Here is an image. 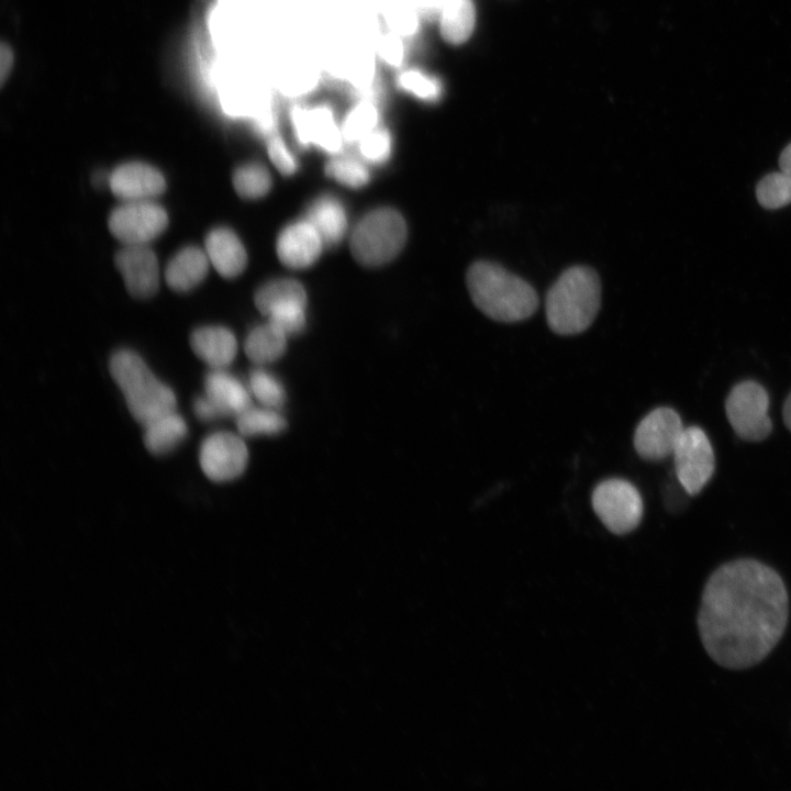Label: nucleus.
<instances>
[{
  "label": "nucleus",
  "instance_id": "nucleus-24",
  "mask_svg": "<svg viewBox=\"0 0 791 791\" xmlns=\"http://www.w3.org/2000/svg\"><path fill=\"white\" fill-rule=\"evenodd\" d=\"M380 109L375 98H359L346 112L341 126L345 143L358 144L379 126Z\"/></svg>",
  "mask_w": 791,
  "mask_h": 791
},
{
  "label": "nucleus",
  "instance_id": "nucleus-16",
  "mask_svg": "<svg viewBox=\"0 0 791 791\" xmlns=\"http://www.w3.org/2000/svg\"><path fill=\"white\" fill-rule=\"evenodd\" d=\"M323 241L317 231L305 221L286 226L277 239L279 259L291 268H305L321 254Z\"/></svg>",
  "mask_w": 791,
  "mask_h": 791
},
{
  "label": "nucleus",
  "instance_id": "nucleus-22",
  "mask_svg": "<svg viewBox=\"0 0 791 791\" xmlns=\"http://www.w3.org/2000/svg\"><path fill=\"white\" fill-rule=\"evenodd\" d=\"M438 31L450 45L465 43L474 32L476 13L472 0H445L438 13Z\"/></svg>",
  "mask_w": 791,
  "mask_h": 791
},
{
  "label": "nucleus",
  "instance_id": "nucleus-17",
  "mask_svg": "<svg viewBox=\"0 0 791 791\" xmlns=\"http://www.w3.org/2000/svg\"><path fill=\"white\" fill-rule=\"evenodd\" d=\"M193 353L212 369H224L235 358L237 343L234 334L223 326L197 328L190 336Z\"/></svg>",
  "mask_w": 791,
  "mask_h": 791
},
{
  "label": "nucleus",
  "instance_id": "nucleus-20",
  "mask_svg": "<svg viewBox=\"0 0 791 791\" xmlns=\"http://www.w3.org/2000/svg\"><path fill=\"white\" fill-rule=\"evenodd\" d=\"M207 253L196 246L179 250L168 263L165 279L175 291H189L198 286L209 269Z\"/></svg>",
  "mask_w": 791,
  "mask_h": 791
},
{
  "label": "nucleus",
  "instance_id": "nucleus-26",
  "mask_svg": "<svg viewBox=\"0 0 791 791\" xmlns=\"http://www.w3.org/2000/svg\"><path fill=\"white\" fill-rule=\"evenodd\" d=\"M380 15L386 30L406 41L419 34L423 16L413 0H385Z\"/></svg>",
  "mask_w": 791,
  "mask_h": 791
},
{
  "label": "nucleus",
  "instance_id": "nucleus-38",
  "mask_svg": "<svg viewBox=\"0 0 791 791\" xmlns=\"http://www.w3.org/2000/svg\"><path fill=\"white\" fill-rule=\"evenodd\" d=\"M193 411L201 421H213L223 417L216 404L205 394L194 400Z\"/></svg>",
  "mask_w": 791,
  "mask_h": 791
},
{
  "label": "nucleus",
  "instance_id": "nucleus-36",
  "mask_svg": "<svg viewBox=\"0 0 791 791\" xmlns=\"http://www.w3.org/2000/svg\"><path fill=\"white\" fill-rule=\"evenodd\" d=\"M304 303H293L275 309L268 316L269 322L281 328L287 335L297 334L305 326Z\"/></svg>",
  "mask_w": 791,
  "mask_h": 791
},
{
  "label": "nucleus",
  "instance_id": "nucleus-40",
  "mask_svg": "<svg viewBox=\"0 0 791 791\" xmlns=\"http://www.w3.org/2000/svg\"><path fill=\"white\" fill-rule=\"evenodd\" d=\"M12 62V51L3 44L0 52V75L2 81L5 79L8 70L10 71Z\"/></svg>",
  "mask_w": 791,
  "mask_h": 791
},
{
  "label": "nucleus",
  "instance_id": "nucleus-30",
  "mask_svg": "<svg viewBox=\"0 0 791 791\" xmlns=\"http://www.w3.org/2000/svg\"><path fill=\"white\" fill-rule=\"evenodd\" d=\"M233 186L245 199L264 197L271 187V178L265 166L248 163L239 166L233 174Z\"/></svg>",
  "mask_w": 791,
  "mask_h": 791
},
{
  "label": "nucleus",
  "instance_id": "nucleus-10",
  "mask_svg": "<svg viewBox=\"0 0 791 791\" xmlns=\"http://www.w3.org/2000/svg\"><path fill=\"white\" fill-rule=\"evenodd\" d=\"M168 224L166 211L158 204L127 201L109 216V229L125 245H146L160 235Z\"/></svg>",
  "mask_w": 791,
  "mask_h": 791
},
{
  "label": "nucleus",
  "instance_id": "nucleus-1",
  "mask_svg": "<svg viewBox=\"0 0 791 791\" xmlns=\"http://www.w3.org/2000/svg\"><path fill=\"white\" fill-rule=\"evenodd\" d=\"M788 617L782 578L771 567L744 558L722 565L708 579L698 628L712 660L728 669H745L775 648Z\"/></svg>",
  "mask_w": 791,
  "mask_h": 791
},
{
  "label": "nucleus",
  "instance_id": "nucleus-14",
  "mask_svg": "<svg viewBox=\"0 0 791 791\" xmlns=\"http://www.w3.org/2000/svg\"><path fill=\"white\" fill-rule=\"evenodd\" d=\"M115 265L129 292L136 298L154 296L159 285L158 261L146 245H125L115 255Z\"/></svg>",
  "mask_w": 791,
  "mask_h": 791
},
{
  "label": "nucleus",
  "instance_id": "nucleus-33",
  "mask_svg": "<svg viewBox=\"0 0 791 791\" xmlns=\"http://www.w3.org/2000/svg\"><path fill=\"white\" fill-rule=\"evenodd\" d=\"M249 391L264 405L280 408L286 399L282 385L269 372L258 369L249 376Z\"/></svg>",
  "mask_w": 791,
  "mask_h": 791
},
{
  "label": "nucleus",
  "instance_id": "nucleus-9",
  "mask_svg": "<svg viewBox=\"0 0 791 791\" xmlns=\"http://www.w3.org/2000/svg\"><path fill=\"white\" fill-rule=\"evenodd\" d=\"M679 483L689 495L698 494L714 472V453L705 432L684 427L672 453Z\"/></svg>",
  "mask_w": 791,
  "mask_h": 791
},
{
  "label": "nucleus",
  "instance_id": "nucleus-15",
  "mask_svg": "<svg viewBox=\"0 0 791 791\" xmlns=\"http://www.w3.org/2000/svg\"><path fill=\"white\" fill-rule=\"evenodd\" d=\"M111 191L125 201H144L164 192L165 179L159 170L144 163L119 166L109 176Z\"/></svg>",
  "mask_w": 791,
  "mask_h": 791
},
{
  "label": "nucleus",
  "instance_id": "nucleus-32",
  "mask_svg": "<svg viewBox=\"0 0 791 791\" xmlns=\"http://www.w3.org/2000/svg\"><path fill=\"white\" fill-rule=\"evenodd\" d=\"M406 42L389 30L378 32L372 40V46L379 63L393 70L404 68L408 57Z\"/></svg>",
  "mask_w": 791,
  "mask_h": 791
},
{
  "label": "nucleus",
  "instance_id": "nucleus-35",
  "mask_svg": "<svg viewBox=\"0 0 791 791\" xmlns=\"http://www.w3.org/2000/svg\"><path fill=\"white\" fill-rule=\"evenodd\" d=\"M357 146L361 157L366 160L372 164H381L390 156L392 138L386 127L378 126L367 134Z\"/></svg>",
  "mask_w": 791,
  "mask_h": 791
},
{
  "label": "nucleus",
  "instance_id": "nucleus-25",
  "mask_svg": "<svg viewBox=\"0 0 791 791\" xmlns=\"http://www.w3.org/2000/svg\"><path fill=\"white\" fill-rule=\"evenodd\" d=\"M287 334L274 323L255 327L245 341V352L256 364L278 359L286 349Z\"/></svg>",
  "mask_w": 791,
  "mask_h": 791
},
{
  "label": "nucleus",
  "instance_id": "nucleus-3",
  "mask_svg": "<svg viewBox=\"0 0 791 791\" xmlns=\"http://www.w3.org/2000/svg\"><path fill=\"white\" fill-rule=\"evenodd\" d=\"M601 304V282L594 269L576 265L560 274L546 296V319L553 332L575 335L594 321Z\"/></svg>",
  "mask_w": 791,
  "mask_h": 791
},
{
  "label": "nucleus",
  "instance_id": "nucleus-18",
  "mask_svg": "<svg viewBox=\"0 0 791 791\" xmlns=\"http://www.w3.org/2000/svg\"><path fill=\"white\" fill-rule=\"evenodd\" d=\"M205 253L216 271L226 278L239 275L246 266V252L236 234L219 227L205 238Z\"/></svg>",
  "mask_w": 791,
  "mask_h": 791
},
{
  "label": "nucleus",
  "instance_id": "nucleus-5",
  "mask_svg": "<svg viewBox=\"0 0 791 791\" xmlns=\"http://www.w3.org/2000/svg\"><path fill=\"white\" fill-rule=\"evenodd\" d=\"M406 226L399 212L380 208L367 213L356 225L350 249L364 265L378 266L391 260L403 247Z\"/></svg>",
  "mask_w": 791,
  "mask_h": 791
},
{
  "label": "nucleus",
  "instance_id": "nucleus-23",
  "mask_svg": "<svg viewBox=\"0 0 791 791\" xmlns=\"http://www.w3.org/2000/svg\"><path fill=\"white\" fill-rule=\"evenodd\" d=\"M144 427L145 447L154 455L171 452L188 434L187 422L176 410L158 416Z\"/></svg>",
  "mask_w": 791,
  "mask_h": 791
},
{
  "label": "nucleus",
  "instance_id": "nucleus-8",
  "mask_svg": "<svg viewBox=\"0 0 791 791\" xmlns=\"http://www.w3.org/2000/svg\"><path fill=\"white\" fill-rule=\"evenodd\" d=\"M592 506L612 533L623 535L635 530L643 517V500L630 481L611 478L600 482L592 492Z\"/></svg>",
  "mask_w": 791,
  "mask_h": 791
},
{
  "label": "nucleus",
  "instance_id": "nucleus-12",
  "mask_svg": "<svg viewBox=\"0 0 791 791\" xmlns=\"http://www.w3.org/2000/svg\"><path fill=\"white\" fill-rule=\"evenodd\" d=\"M684 426L677 411L656 408L645 415L634 433V447L646 460L658 461L672 455Z\"/></svg>",
  "mask_w": 791,
  "mask_h": 791
},
{
  "label": "nucleus",
  "instance_id": "nucleus-2",
  "mask_svg": "<svg viewBox=\"0 0 791 791\" xmlns=\"http://www.w3.org/2000/svg\"><path fill=\"white\" fill-rule=\"evenodd\" d=\"M466 282L475 305L494 321H523L537 310L535 289L497 263L475 261L467 270Z\"/></svg>",
  "mask_w": 791,
  "mask_h": 791
},
{
  "label": "nucleus",
  "instance_id": "nucleus-27",
  "mask_svg": "<svg viewBox=\"0 0 791 791\" xmlns=\"http://www.w3.org/2000/svg\"><path fill=\"white\" fill-rule=\"evenodd\" d=\"M257 309L269 315L275 309L293 303L307 304L303 287L292 279H278L264 285L255 294Z\"/></svg>",
  "mask_w": 791,
  "mask_h": 791
},
{
  "label": "nucleus",
  "instance_id": "nucleus-11",
  "mask_svg": "<svg viewBox=\"0 0 791 791\" xmlns=\"http://www.w3.org/2000/svg\"><path fill=\"white\" fill-rule=\"evenodd\" d=\"M289 118L297 142L304 147L317 146L330 154L341 152L345 141L333 108L323 102L313 107L293 103Z\"/></svg>",
  "mask_w": 791,
  "mask_h": 791
},
{
  "label": "nucleus",
  "instance_id": "nucleus-19",
  "mask_svg": "<svg viewBox=\"0 0 791 791\" xmlns=\"http://www.w3.org/2000/svg\"><path fill=\"white\" fill-rule=\"evenodd\" d=\"M204 394L219 408L223 417L238 415L250 406V392L224 369H212L204 378Z\"/></svg>",
  "mask_w": 791,
  "mask_h": 791
},
{
  "label": "nucleus",
  "instance_id": "nucleus-39",
  "mask_svg": "<svg viewBox=\"0 0 791 791\" xmlns=\"http://www.w3.org/2000/svg\"><path fill=\"white\" fill-rule=\"evenodd\" d=\"M422 15H437L445 0H413Z\"/></svg>",
  "mask_w": 791,
  "mask_h": 791
},
{
  "label": "nucleus",
  "instance_id": "nucleus-7",
  "mask_svg": "<svg viewBox=\"0 0 791 791\" xmlns=\"http://www.w3.org/2000/svg\"><path fill=\"white\" fill-rule=\"evenodd\" d=\"M769 397L754 380H744L732 388L726 401L727 420L737 436L748 442L766 439L772 423L768 414Z\"/></svg>",
  "mask_w": 791,
  "mask_h": 791
},
{
  "label": "nucleus",
  "instance_id": "nucleus-41",
  "mask_svg": "<svg viewBox=\"0 0 791 791\" xmlns=\"http://www.w3.org/2000/svg\"><path fill=\"white\" fill-rule=\"evenodd\" d=\"M779 166L781 171L791 176V143L788 144L782 151L779 158Z\"/></svg>",
  "mask_w": 791,
  "mask_h": 791
},
{
  "label": "nucleus",
  "instance_id": "nucleus-13",
  "mask_svg": "<svg viewBox=\"0 0 791 791\" xmlns=\"http://www.w3.org/2000/svg\"><path fill=\"white\" fill-rule=\"evenodd\" d=\"M248 450L241 436L225 431L208 435L199 449V463L204 475L216 482L241 476L247 465Z\"/></svg>",
  "mask_w": 791,
  "mask_h": 791
},
{
  "label": "nucleus",
  "instance_id": "nucleus-6",
  "mask_svg": "<svg viewBox=\"0 0 791 791\" xmlns=\"http://www.w3.org/2000/svg\"><path fill=\"white\" fill-rule=\"evenodd\" d=\"M265 67L276 93L291 101L314 93L324 73L316 56L294 44H283L274 53H266Z\"/></svg>",
  "mask_w": 791,
  "mask_h": 791
},
{
  "label": "nucleus",
  "instance_id": "nucleus-28",
  "mask_svg": "<svg viewBox=\"0 0 791 791\" xmlns=\"http://www.w3.org/2000/svg\"><path fill=\"white\" fill-rule=\"evenodd\" d=\"M285 417L272 408L248 406L236 415V426L241 435H275L285 430Z\"/></svg>",
  "mask_w": 791,
  "mask_h": 791
},
{
  "label": "nucleus",
  "instance_id": "nucleus-31",
  "mask_svg": "<svg viewBox=\"0 0 791 791\" xmlns=\"http://www.w3.org/2000/svg\"><path fill=\"white\" fill-rule=\"evenodd\" d=\"M758 202L766 209H779L791 203V176L771 172L762 177L756 187Z\"/></svg>",
  "mask_w": 791,
  "mask_h": 791
},
{
  "label": "nucleus",
  "instance_id": "nucleus-42",
  "mask_svg": "<svg viewBox=\"0 0 791 791\" xmlns=\"http://www.w3.org/2000/svg\"><path fill=\"white\" fill-rule=\"evenodd\" d=\"M782 416H783L786 426L791 432V392L789 393V396L787 397V399L784 401L783 409H782Z\"/></svg>",
  "mask_w": 791,
  "mask_h": 791
},
{
  "label": "nucleus",
  "instance_id": "nucleus-29",
  "mask_svg": "<svg viewBox=\"0 0 791 791\" xmlns=\"http://www.w3.org/2000/svg\"><path fill=\"white\" fill-rule=\"evenodd\" d=\"M396 86L404 93L424 102L436 101L442 94L439 80L414 67H404L398 70Z\"/></svg>",
  "mask_w": 791,
  "mask_h": 791
},
{
  "label": "nucleus",
  "instance_id": "nucleus-34",
  "mask_svg": "<svg viewBox=\"0 0 791 791\" xmlns=\"http://www.w3.org/2000/svg\"><path fill=\"white\" fill-rule=\"evenodd\" d=\"M327 176L350 188H360L369 181V171L359 160L350 157H338L325 166Z\"/></svg>",
  "mask_w": 791,
  "mask_h": 791
},
{
  "label": "nucleus",
  "instance_id": "nucleus-4",
  "mask_svg": "<svg viewBox=\"0 0 791 791\" xmlns=\"http://www.w3.org/2000/svg\"><path fill=\"white\" fill-rule=\"evenodd\" d=\"M110 372L131 414L142 425L176 410L172 389L161 382L135 352H115L110 359Z\"/></svg>",
  "mask_w": 791,
  "mask_h": 791
},
{
  "label": "nucleus",
  "instance_id": "nucleus-37",
  "mask_svg": "<svg viewBox=\"0 0 791 791\" xmlns=\"http://www.w3.org/2000/svg\"><path fill=\"white\" fill-rule=\"evenodd\" d=\"M267 148L270 160L281 174L289 176L297 170V160L280 135L269 136Z\"/></svg>",
  "mask_w": 791,
  "mask_h": 791
},
{
  "label": "nucleus",
  "instance_id": "nucleus-21",
  "mask_svg": "<svg viewBox=\"0 0 791 791\" xmlns=\"http://www.w3.org/2000/svg\"><path fill=\"white\" fill-rule=\"evenodd\" d=\"M305 220L317 231L323 243L328 245L339 242L347 226L344 205L330 194L316 198L309 205Z\"/></svg>",
  "mask_w": 791,
  "mask_h": 791
}]
</instances>
